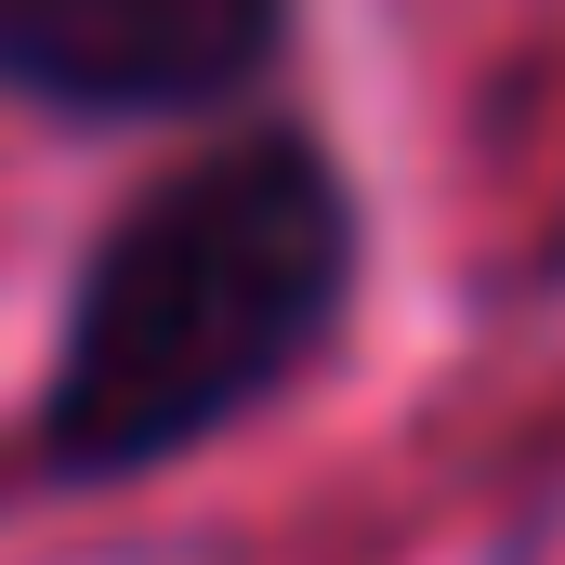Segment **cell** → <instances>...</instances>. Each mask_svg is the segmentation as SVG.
I'll use <instances>...</instances> for the list:
<instances>
[{"label": "cell", "mask_w": 565, "mask_h": 565, "mask_svg": "<svg viewBox=\"0 0 565 565\" xmlns=\"http://www.w3.org/2000/svg\"><path fill=\"white\" fill-rule=\"evenodd\" d=\"M302 0H0V93L79 132L250 106Z\"/></svg>", "instance_id": "obj_2"}, {"label": "cell", "mask_w": 565, "mask_h": 565, "mask_svg": "<svg viewBox=\"0 0 565 565\" xmlns=\"http://www.w3.org/2000/svg\"><path fill=\"white\" fill-rule=\"evenodd\" d=\"M355 302V184L302 119L198 145L93 237L40 382V473L132 487L237 434Z\"/></svg>", "instance_id": "obj_1"}]
</instances>
